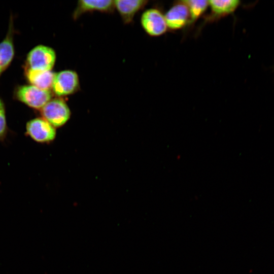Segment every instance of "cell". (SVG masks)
<instances>
[{"label":"cell","mask_w":274,"mask_h":274,"mask_svg":"<svg viewBox=\"0 0 274 274\" xmlns=\"http://www.w3.org/2000/svg\"><path fill=\"white\" fill-rule=\"evenodd\" d=\"M15 97L26 106L41 110L51 99L50 90L40 89L32 85L18 86L15 90Z\"/></svg>","instance_id":"obj_1"},{"label":"cell","mask_w":274,"mask_h":274,"mask_svg":"<svg viewBox=\"0 0 274 274\" xmlns=\"http://www.w3.org/2000/svg\"><path fill=\"white\" fill-rule=\"evenodd\" d=\"M42 118L54 127H60L70 120L71 112L66 102L60 97L51 99L41 110Z\"/></svg>","instance_id":"obj_2"},{"label":"cell","mask_w":274,"mask_h":274,"mask_svg":"<svg viewBox=\"0 0 274 274\" xmlns=\"http://www.w3.org/2000/svg\"><path fill=\"white\" fill-rule=\"evenodd\" d=\"M56 59L55 50L50 47L39 45L27 54L25 68L38 71H52Z\"/></svg>","instance_id":"obj_3"},{"label":"cell","mask_w":274,"mask_h":274,"mask_svg":"<svg viewBox=\"0 0 274 274\" xmlns=\"http://www.w3.org/2000/svg\"><path fill=\"white\" fill-rule=\"evenodd\" d=\"M25 134L35 142L48 144L55 140L56 130L43 118L36 117L26 123Z\"/></svg>","instance_id":"obj_4"},{"label":"cell","mask_w":274,"mask_h":274,"mask_svg":"<svg viewBox=\"0 0 274 274\" xmlns=\"http://www.w3.org/2000/svg\"><path fill=\"white\" fill-rule=\"evenodd\" d=\"M80 88V80L76 72L64 70L55 73L51 89L53 93L61 97L76 93Z\"/></svg>","instance_id":"obj_5"},{"label":"cell","mask_w":274,"mask_h":274,"mask_svg":"<svg viewBox=\"0 0 274 274\" xmlns=\"http://www.w3.org/2000/svg\"><path fill=\"white\" fill-rule=\"evenodd\" d=\"M141 24L146 33L153 37L161 36L168 29L164 14L155 8L147 9L143 13Z\"/></svg>","instance_id":"obj_6"},{"label":"cell","mask_w":274,"mask_h":274,"mask_svg":"<svg viewBox=\"0 0 274 274\" xmlns=\"http://www.w3.org/2000/svg\"><path fill=\"white\" fill-rule=\"evenodd\" d=\"M168 29L178 30L189 24L190 13L184 1L175 2L164 14Z\"/></svg>","instance_id":"obj_7"},{"label":"cell","mask_w":274,"mask_h":274,"mask_svg":"<svg viewBox=\"0 0 274 274\" xmlns=\"http://www.w3.org/2000/svg\"><path fill=\"white\" fill-rule=\"evenodd\" d=\"M114 9V2L112 0H80L77 3L72 17L74 20H76L86 13L97 11L110 13L113 12Z\"/></svg>","instance_id":"obj_8"},{"label":"cell","mask_w":274,"mask_h":274,"mask_svg":"<svg viewBox=\"0 0 274 274\" xmlns=\"http://www.w3.org/2000/svg\"><path fill=\"white\" fill-rule=\"evenodd\" d=\"M208 2L211 13L206 20L210 22L233 14L241 5L238 0H211Z\"/></svg>","instance_id":"obj_9"},{"label":"cell","mask_w":274,"mask_h":274,"mask_svg":"<svg viewBox=\"0 0 274 274\" xmlns=\"http://www.w3.org/2000/svg\"><path fill=\"white\" fill-rule=\"evenodd\" d=\"M114 2L115 9L126 24L130 23L136 14L142 10L148 2L146 0H116Z\"/></svg>","instance_id":"obj_10"},{"label":"cell","mask_w":274,"mask_h":274,"mask_svg":"<svg viewBox=\"0 0 274 274\" xmlns=\"http://www.w3.org/2000/svg\"><path fill=\"white\" fill-rule=\"evenodd\" d=\"M13 35L14 28L11 21L7 35L0 42V76L11 64L14 56Z\"/></svg>","instance_id":"obj_11"},{"label":"cell","mask_w":274,"mask_h":274,"mask_svg":"<svg viewBox=\"0 0 274 274\" xmlns=\"http://www.w3.org/2000/svg\"><path fill=\"white\" fill-rule=\"evenodd\" d=\"M25 76L34 86L43 90L51 89L55 73L52 71H38L25 68Z\"/></svg>","instance_id":"obj_12"},{"label":"cell","mask_w":274,"mask_h":274,"mask_svg":"<svg viewBox=\"0 0 274 274\" xmlns=\"http://www.w3.org/2000/svg\"><path fill=\"white\" fill-rule=\"evenodd\" d=\"M190 13L189 24H193L206 11L209 7L208 1L185 0Z\"/></svg>","instance_id":"obj_13"},{"label":"cell","mask_w":274,"mask_h":274,"mask_svg":"<svg viewBox=\"0 0 274 274\" xmlns=\"http://www.w3.org/2000/svg\"><path fill=\"white\" fill-rule=\"evenodd\" d=\"M8 129L5 105L0 97V142L4 141L6 139Z\"/></svg>","instance_id":"obj_14"}]
</instances>
